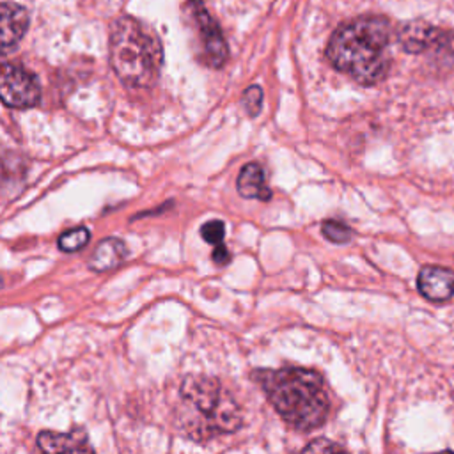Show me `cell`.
<instances>
[{"instance_id": "6", "label": "cell", "mask_w": 454, "mask_h": 454, "mask_svg": "<svg viewBox=\"0 0 454 454\" xmlns=\"http://www.w3.org/2000/svg\"><path fill=\"white\" fill-rule=\"evenodd\" d=\"M0 96L5 106L30 108L39 103L41 85L37 76L28 69L5 62L0 74Z\"/></svg>"}, {"instance_id": "12", "label": "cell", "mask_w": 454, "mask_h": 454, "mask_svg": "<svg viewBox=\"0 0 454 454\" xmlns=\"http://www.w3.org/2000/svg\"><path fill=\"white\" fill-rule=\"evenodd\" d=\"M37 447L44 452H85L94 450L85 438H78L71 433L43 431L37 434Z\"/></svg>"}, {"instance_id": "18", "label": "cell", "mask_w": 454, "mask_h": 454, "mask_svg": "<svg viewBox=\"0 0 454 454\" xmlns=\"http://www.w3.org/2000/svg\"><path fill=\"white\" fill-rule=\"evenodd\" d=\"M211 257H213V261H215L216 264H227V262L231 261V254H229V250H227L222 243L216 245V248L213 250Z\"/></svg>"}, {"instance_id": "7", "label": "cell", "mask_w": 454, "mask_h": 454, "mask_svg": "<svg viewBox=\"0 0 454 454\" xmlns=\"http://www.w3.org/2000/svg\"><path fill=\"white\" fill-rule=\"evenodd\" d=\"M419 291L431 301H445L454 294V273L442 266H424L417 277Z\"/></svg>"}, {"instance_id": "4", "label": "cell", "mask_w": 454, "mask_h": 454, "mask_svg": "<svg viewBox=\"0 0 454 454\" xmlns=\"http://www.w3.org/2000/svg\"><path fill=\"white\" fill-rule=\"evenodd\" d=\"M110 64L124 85L149 87L163 64L161 43L140 21L122 16L112 27Z\"/></svg>"}, {"instance_id": "2", "label": "cell", "mask_w": 454, "mask_h": 454, "mask_svg": "<svg viewBox=\"0 0 454 454\" xmlns=\"http://www.w3.org/2000/svg\"><path fill=\"white\" fill-rule=\"evenodd\" d=\"M278 415L300 431L319 427L328 415V394L321 374L300 367L254 374Z\"/></svg>"}, {"instance_id": "9", "label": "cell", "mask_w": 454, "mask_h": 454, "mask_svg": "<svg viewBox=\"0 0 454 454\" xmlns=\"http://www.w3.org/2000/svg\"><path fill=\"white\" fill-rule=\"evenodd\" d=\"M438 39L440 30L424 21H410L399 32V43L410 53H420L431 48Z\"/></svg>"}, {"instance_id": "8", "label": "cell", "mask_w": 454, "mask_h": 454, "mask_svg": "<svg viewBox=\"0 0 454 454\" xmlns=\"http://www.w3.org/2000/svg\"><path fill=\"white\" fill-rule=\"evenodd\" d=\"M0 14H2L0 41H2V48L7 51L9 48L16 46L25 35L28 28V12L20 4L4 2Z\"/></svg>"}, {"instance_id": "16", "label": "cell", "mask_w": 454, "mask_h": 454, "mask_svg": "<svg viewBox=\"0 0 454 454\" xmlns=\"http://www.w3.org/2000/svg\"><path fill=\"white\" fill-rule=\"evenodd\" d=\"M200 236L206 243L209 245H218L222 243L223 236H225V225L222 220H209L206 223H202L200 227Z\"/></svg>"}, {"instance_id": "10", "label": "cell", "mask_w": 454, "mask_h": 454, "mask_svg": "<svg viewBox=\"0 0 454 454\" xmlns=\"http://www.w3.org/2000/svg\"><path fill=\"white\" fill-rule=\"evenodd\" d=\"M238 193L245 199H259V200H270L271 190L266 184L264 170L259 163H247L241 167L238 179H236Z\"/></svg>"}, {"instance_id": "5", "label": "cell", "mask_w": 454, "mask_h": 454, "mask_svg": "<svg viewBox=\"0 0 454 454\" xmlns=\"http://www.w3.org/2000/svg\"><path fill=\"white\" fill-rule=\"evenodd\" d=\"M184 12L192 21L202 46V57L211 67H222L227 60L229 50L218 23L209 16L202 0H190L184 5Z\"/></svg>"}, {"instance_id": "3", "label": "cell", "mask_w": 454, "mask_h": 454, "mask_svg": "<svg viewBox=\"0 0 454 454\" xmlns=\"http://www.w3.org/2000/svg\"><path fill=\"white\" fill-rule=\"evenodd\" d=\"M179 424L195 438L234 433L241 424L239 406L229 390L209 376H188L179 388Z\"/></svg>"}, {"instance_id": "11", "label": "cell", "mask_w": 454, "mask_h": 454, "mask_svg": "<svg viewBox=\"0 0 454 454\" xmlns=\"http://www.w3.org/2000/svg\"><path fill=\"white\" fill-rule=\"evenodd\" d=\"M128 255L126 245L119 238H105L92 252L89 268L94 271H106L119 266Z\"/></svg>"}, {"instance_id": "1", "label": "cell", "mask_w": 454, "mask_h": 454, "mask_svg": "<svg viewBox=\"0 0 454 454\" xmlns=\"http://www.w3.org/2000/svg\"><path fill=\"white\" fill-rule=\"evenodd\" d=\"M390 23L381 16H362L340 25L326 46V57L339 71L362 85H374L388 71Z\"/></svg>"}, {"instance_id": "14", "label": "cell", "mask_w": 454, "mask_h": 454, "mask_svg": "<svg viewBox=\"0 0 454 454\" xmlns=\"http://www.w3.org/2000/svg\"><path fill=\"white\" fill-rule=\"evenodd\" d=\"M321 231H323V236H325L328 241L337 243V245L348 243V241L351 239V236H353L351 229H349L346 223L339 222V220H326V222H323Z\"/></svg>"}, {"instance_id": "15", "label": "cell", "mask_w": 454, "mask_h": 454, "mask_svg": "<svg viewBox=\"0 0 454 454\" xmlns=\"http://www.w3.org/2000/svg\"><path fill=\"white\" fill-rule=\"evenodd\" d=\"M241 103H243V108L247 110V114L255 117L262 106V89L259 85H250L248 89H245Z\"/></svg>"}, {"instance_id": "13", "label": "cell", "mask_w": 454, "mask_h": 454, "mask_svg": "<svg viewBox=\"0 0 454 454\" xmlns=\"http://www.w3.org/2000/svg\"><path fill=\"white\" fill-rule=\"evenodd\" d=\"M89 239H90L89 229L80 225V227L62 232L57 239V245L62 252H78L80 248H83L89 243Z\"/></svg>"}, {"instance_id": "17", "label": "cell", "mask_w": 454, "mask_h": 454, "mask_svg": "<svg viewBox=\"0 0 454 454\" xmlns=\"http://www.w3.org/2000/svg\"><path fill=\"white\" fill-rule=\"evenodd\" d=\"M305 452H323V450H342V447L339 443H333L330 440L325 438H317L314 442H310L307 447H303Z\"/></svg>"}]
</instances>
